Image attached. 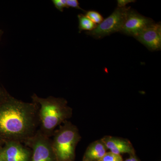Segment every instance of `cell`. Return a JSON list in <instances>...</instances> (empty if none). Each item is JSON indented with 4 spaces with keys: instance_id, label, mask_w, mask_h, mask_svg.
<instances>
[{
    "instance_id": "cell-1",
    "label": "cell",
    "mask_w": 161,
    "mask_h": 161,
    "mask_svg": "<svg viewBox=\"0 0 161 161\" xmlns=\"http://www.w3.org/2000/svg\"><path fill=\"white\" fill-rule=\"evenodd\" d=\"M34 104L7 96L0 103V136L17 141L29 136L35 127Z\"/></svg>"
},
{
    "instance_id": "cell-18",
    "label": "cell",
    "mask_w": 161,
    "mask_h": 161,
    "mask_svg": "<svg viewBox=\"0 0 161 161\" xmlns=\"http://www.w3.org/2000/svg\"><path fill=\"white\" fill-rule=\"evenodd\" d=\"M8 95H5L4 92L2 91V89L0 87V102L2 101L3 99H5Z\"/></svg>"
},
{
    "instance_id": "cell-2",
    "label": "cell",
    "mask_w": 161,
    "mask_h": 161,
    "mask_svg": "<svg viewBox=\"0 0 161 161\" xmlns=\"http://www.w3.org/2000/svg\"><path fill=\"white\" fill-rule=\"evenodd\" d=\"M34 103L40 105V117L42 127L46 132L54 130L67 119L69 118L72 110L66 100L62 98L49 97L42 98L36 95L32 96Z\"/></svg>"
},
{
    "instance_id": "cell-17",
    "label": "cell",
    "mask_w": 161,
    "mask_h": 161,
    "mask_svg": "<svg viewBox=\"0 0 161 161\" xmlns=\"http://www.w3.org/2000/svg\"><path fill=\"white\" fill-rule=\"evenodd\" d=\"M124 161H140L135 155H130V157Z\"/></svg>"
},
{
    "instance_id": "cell-12",
    "label": "cell",
    "mask_w": 161,
    "mask_h": 161,
    "mask_svg": "<svg viewBox=\"0 0 161 161\" xmlns=\"http://www.w3.org/2000/svg\"><path fill=\"white\" fill-rule=\"evenodd\" d=\"M85 15L97 25L100 24L104 19L102 14L95 10H91L86 12Z\"/></svg>"
},
{
    "instance_id": "cell-10",
    "label": "cell",
    "mask_w": 161,
    "mask_h": 161,
    "mask_svg": "<svg viewBox=\"0 0 161 161\" xmlns=\"http://www.w3.org/2000/svg\"><path fill=\"white\" fill-rule=\"evenodd\" d=\"M107 149L101 140L90 144L84 155L83 161H98L107 153Z\"/></svg>"
},
{
    "instance_id": "cell-11",
    "label": "cell",
    "mask_w": 161,
    "mask_h": 161,
    "mask_svg": "<svg viewBox=\"0 0 161 161\" xmlns=\"http://www.w3.org/2000/svg\"><path fill=\"white\" fill-rule=\"evenodd\" d=\"M78 18L79 22L78 29L79 33L84 31L87 32L92 31L97 26V25L93 23L87 17L85 14H79L78 15Z\"/></svg>"
},
{
    "instance_id": "cell-20",
    "label": "cell",
    "mask_w": 161,
    "mask_h": 161,
    "mask_svg": "<svg viewBox=\"0 0 161 161\" xmlns=\"http://www.w3.org/2000/svg\"><path fill=\"white\" fill-rule=\"evenodd\" d=\"M0 161H4L3 160V159L1 157V156H0Z\"/></svg>"
},
{
    "instance_id": "cell-9",
    "label": "cell",
    "mask_w": 161,
    "mask_h": 161,
    "mask_svg": "<svg viewBox=\"0 0 161 161\" xmlns=\"http://www.w3.org/2000/svg\"><path fill=\"white\" fill-rule=\"evenodd\" d=\"M101 140L110 152L120 155L121 153H129L130 155L135 154L134 147L126 139L106 136Z\"/></svg>"
},
{
    "instance_id": "cell-14",
    "label": "cell",
    "mask_w": 161,
    "mask_h": 161,
    "mask_svg": "<svg viewBox=\"0 0 161 161\" xmlns=\"http://www.w3.org/2000/svg\"><path fill=\"white\" fill-rule=\"evenodd\" d=\"M54 6L60 12H63L64 8H66V0H53Z\"/></svg>"
},
{
    "instance_id": "cell-5",
    "label": "cell",
    "mask_w": 161,
    "mask_h": 161,
    "mask_svg": "<svg viewBox=\"0 0 161 161\" xmlns=\"http://www.w3.org/2000/svg\"><path fill=\"white\" fill-rule=\"evenodd\" d=\"M154 23L152 19L144 16L135 9L130 8L127 13L120 32L135 38L144 30Z\"/></svg>"
},
{
    "instance_id": "cell-4",
    "label": "cell",
    "mask_w": 161,
    "mask_h": 161,
    "mask_svg": "<svg viewBox=\"0 0 161 161\" xmlns=\"http://www.w3.org/2000/svg\"><path fill=\"white\" fill-rule=\"evenodd\" d=\"M130 7L125 8L117 7L112 14L96 26L92 31L86 32L95 39H101L109 35L120 32L125 19L127 13Z\"/></svg>"
},
{
    "instance_id": "cell-16",
    "label": "cell",
    "mask_w": 161,
    "mask_h": 161,
    "mask_svg": "<svg viewBox=\"0 0 161 161\" xmlns=\"http://www.w3.org/2000/svg\"><path fill=\"white\" fill-rule=\"evenodd\" d=\"M136 2L134 0H118L117 2V7L119 8H125L126 6L131 3H134Z\"/></svg>"
},
{
    "instance_id": "cell-13",
    "label": "cell",
    "mask_w": 161,
    "mask_h": 161,
    "mask_svg": "<svg viewBox=\"0 0 161 161\" xmlns=\"http://www.w3.org/2000/svg\"><path fill=\"white\" fill-rule=\"evenodd\" d=\"M98 161H124L120 154H115L111 152H107Z\"/></svg>"
},
{
    "instance_id": "cell-7",
    "label": "cell",
    "mask_w": 161,
    "mask_h": 161,
    "mask_svg": "<svg viewBox=\"0 0 161 161\" xmlns=\"http://www.w3.org/2000/svg\"><path fill=\"white\" fill-rule=\"evenodd\" d=\"M149 50L156 51L161 48V24L153 23L135 38Z\"/></svg>"
},
{
    "instance_id": "cell-19",
    "label": "cell",
    "mask_w": 161,
    "mask_h": 161,
    "mask_svg": "<svg viewBox=\"0 0 161 161\" xmlns=\"http://www.w3.org/2000/svg\"><path fill=\"white\" fill-rule=\"evenodd\" d=\"M3 30L0 29V40H1V38H2V36H3Z\"/></svg>"
},
{
    "instance_id": "cell-15",
    "label": "cell",
    "mask_w": 161,
    "mask_h": 161,
    "mask_svg": "<svg viewBox=\"0 0 161 161\" xmlns=\"http://www.w3.org/2000/svg\"><path fill=\"white\" fill-rule=\"evenodd\" d=\"M69 7L80 9L86 12V11L80 7L79 2L77 0H66V8H68Z\"/></svg>"
},
{
    "instance_id": "cell-6",
    "label": "cell",
    "mask_w": 161,
    "mask_h": 161,
    "mask_svg": "<svg viewBox=\"0 0 161 161\" xmlns=\"http://www.w3.org/2000/svg\"><path fill=\"white\" fill-rule=\"evenodd\" d=\"M32 147L31 161H57L52 143L44 135L35 136Z\"/></svg>"
},
{
    "instance_id": "cell-8",
    "label": "cell",
    "mask_w": 161,
    "mask_h": 161,
    "mask_svg": "<svg viewBox=\"0 0 161 161\" xmlns=\"http://www.w3.org/2000/svg\"><path fill=\"white\" fill-rule=\"evenodd\" d=\"M0 156L4 161H30L31 154L17 141H10L0 150Z\"/></svg>"
},
{
    "instance_id": "cell-3",
    "label": "cell",
    "mask_w": 161,
    "mask_h": 161,
    "mask_svg": "<svg viewBox=\"0 0 161 161\" xmlns=\"http://www.w3.org/2000/svg\"><path fill=\"white\" fill-rule=\"evenodd\" d=\"M80 139L77 127L67 122L56 133L52 146L57 161H73Z\"/></svg>"
}]
</instances>
